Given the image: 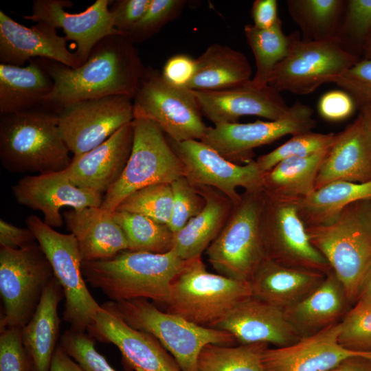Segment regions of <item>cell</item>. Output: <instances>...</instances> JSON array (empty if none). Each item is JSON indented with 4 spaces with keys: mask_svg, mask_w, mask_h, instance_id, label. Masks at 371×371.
<instances>
[{
    "mask_svg": "<svg viewBox=\"0 0 371 371\" xmlns=\"http://www.w3.org/2000/svg\"><path fill=\"white\" fill-rule=\"evenodd\" d=\"M36 60L53 80L42 106L56 113L66 105L85 100L117 95L133 98L145 69L134 43L121 34L99 41L76 68L49 59Z\"/></svg>",
    "mask_w": 371,
    "mask_h": 371,
    "instance_id": "cell-1",
    "label": "cell"
},
{
    "mask_svg": "<svg viewBox=\"0 0 371 371\" xmlns=\"http://www.w3.org/2000/svg\"><path fill=\"white\" fill-rule=\"evenodd\" d=\"M186 260L172 250L164 254L124 250L105 260L82 262L85 281L112 302L151 300L166 304L174 278Z\"/></svg>",
    "mask_w": 371,
    "mask_h": 371,
    "instance_id": "cell-2",
    "label": "cell"
},
{
    "mask_svg": "<svg viewBox=\"0 0 371 371\" xmlns=\"http://www.w3.org/2000/svg\"><path fill=\"white\" fill-rule=\"evenodd\" d=\"M57 113L43 106L0 115V159L12 172L50 173L69 165Z\"/></svg>",
    "mask_w": 371,
    "mask_h": 371,
    "instance_id": "cell-3",
    "label": "cell"
},
{
    "mask_svg": "<svg viewBox=\"0 0 371 371\" xmlns=\"http://www.w3.org/2000/svg\"><path fill=\"white\" fill-rule=\"evenodd\" d=\"M313 245L342 283L353 306L371 268V199L346 206L331 222L306 227Z\"/></svg>",
    "mask_w": 371,
    "mask_h": 371,
    "instance_id": "cell-4",
    "label": "cell"
},
{
    "mask_svg": "<svg viewBox=\"0 0 371 371\" xmlns=\"http://www.w3.org/2000/svg\"><path fill=\"white\" fill-rule=\"evenodd\" d=\"M263 188L245 191L234 205L222 230L207 249V260L222 276L249 282L264 261Z\"/></svg>",
    "mask_w": 371,
    "mask_h": 371,
    "instance_id": "cell-5",
    "label": "cell"
},
{
    "mask_svg": "<svg viewBox=\"0 0 371 371\" xmlns=\"http://www.w3.org/2000/svg\"><path fill=\"white\" fill-rule=\"evenodd\" d=\"M251 295L249 282L209 272L200 256L186 260L174 278L166 311L212 328L236 304Z\"/></svg>",
    "mask_w": 371,
    "mask_h": 371,
    "instance_id": "cell-6",
    "label": "cell"
},
{
    "mask_svg": "<svg viewBox=\"0 0 371 371\" xmlns=\"http://www.w3.org/2000/svg\"><path fill=\"white\" fill-rule=\"evenodd\" d=\"M111 303L129 326L154 336L182 371H198V358L206 345L230 346L236 342L225 330L199 326L178 315L162 311L146 299Z\"/></svg>",
    "mask_w": 371,
    "mask_h": 371,
    "instance_id": "cell-7",
    "label": "cell"
},
{
    "mask_svg": "<svg viewBox=\"0 0 371 371\" xmlns=\"http://www.w3.org/2000/svg\"><path fill=\"white\" fill-rule=\"evenodd\" d=\"M132 150L117 181L107 191L101 207L113 212L130 194L157 183H171L185 176L181 159L164 133L153 122L144 118L133 120Z\"/></svg>",
    "mask_w": 371,
    "mask_h": 371,
    "instance_id": "cell-8",
    "label": "cell"
},
{
    "mask_svg": "<svg viewBox=\"0 0 371 371\" xmlns=\"http://www.w3.org/2000/svg\"><path fill=\"white\" fill-rule=\"evenodd\" d=\"M25 223L63 289L65 299L63 320L70 324V328L85 332L101 306L86 285L82 272V260L75 236L56 231L35 215L27 216Z\"/></svg>",
    "mask_w": 371,
    "mask_h": 371,
    "instance_id": "cell-9",
    "label": "cell"
},
{
    "mask_svg": "<svg viewBox=\"0 0 371 371\" xmlns=\"http://www.w3.org/2000/svg\"><path fill=\"white\" fill-rule=\"evenodd\" d=\"M133 108L134 118L153 122L176 142L201 140L208 127L192 90L168 84L151 67H145Z\"/></svg>",
    "mask_w": 371,
    "mask_h": 371,
    "instance_id": "cell-10",
    "label": "cell"
},
{
    "mask_svg": "<svg viewBox=\"0 0 371 371\" xmlns=\"http://www.w3.org/2000/svg\"><path fill=\"white\" fill-rule=\"evenodd\" d=\"M54 277L38 243L19 249L0 247V294L3 304L0 329L25 326Z\"/></svg>",
    "mask_w": 371,
    "mask_h": 371,
    "instance_id": "cell-11",
    "label": "cell"
},
{
    "mask_svg": "<svg viewBox=\"0 0 371 371\" xmlns=\"http://www.w3.org/2000/svg\"><path fill=\"white\" fill-rule=\"evenodd\" d=\"M360 58L346 51L337 39H300L275 68L269 85L281 91L305 95L333 82Z\"/></svg>",
    "mask_w": 371,
    "mask_h": 371,
    "instance_id": "cell-12",
    "label": "cell"
},
{
    "mask_svg": "<svg viewBox=\"0 0 371 371\" xmlns=\"http://www.w3.org/2000/svg\"><path fill=\"white\" fill-rule=\"evenodd\" d=\"M316 126L313 110L295 102L276 120H256L250 123H225L208 126L201 140L229 161L247 164L254 149L287 135L312 131Z\"/></svg>",
    "mask_w": 371,
    "mask_h": 371,
    "instance_id": "cell-13",
    "label": "cell"
},
{
    "mask_svg": "<svg viewBox=\"0 0 371 371\" xmlns=\"http://www.w3.org/2000/svg\"><path fill=\"white\" fill-rule=\"evenodd\" d=\"M265 194L262 228L267 258L326 275L332 271L326 259L311 243L297 214L296 201Z\"/></svg>",
    "mask_w": 371,
    "mask_h": 371,
    "instance_id": "cell-14",
    "label": "cell"
},
{
    "mask_svg": "<svg viewBox=\"0 0 371 371\" xmlns=\"http://www.w3.org/2000/svg\"><path fill=\"white\" fill-rule=\"evenodd\" d=\"M60 135L74 156L99 146L133 119V98L109 95L66 105L57 112Z\"/></svg>",
    "mask_w": 371,
    "mask_h": 371,
    "instance_id": "cell-15",
    "label": "cell"
},
{
    "mask_svg": "<svg viewBox=\"0 0 371 371\" xmlns=\"http://www.w3.org/2000/svg\"><path fill=\"white\" fill-rule=\"evenodd\" d=\"M172 148L184 166L185 177L195 186L214 188L234 205L241 199L237 191L262 189L263 176L255 160L245 164L232 162L201 140L176 142L169 139Z\"/></svg>",
    "mask_w": 371,
    "mask_h": 371,
    "instance_id": "cell-16",
    "label": "cell"
},
{
    "mask_svg": "<svg viewBox=\"0 0 371 371\" xmlns=\"http://www.w3.org/2000/svg\"><path fill=\"white\" fill-rule=\"evenodd\" d=\"M89 334L120 350L128 370L182 371L175 358L152 335L129 326L111 302L104 303L88 327Z\"/></svg>",
    "mask_w": 371,
    "mask_h": 371,
    "instance_id": "cell-17",
    "label": "cell"
},
{
    "mask_svg": "<svg viewBox=\"0 0 371 371\" xmlns=\"http://www.w3.org/2000/svg\"><path fill=\"white\" fill-rule=\"evenodd\" d=\"M111 2L96 0L85 10L70 13L65 8L73 5L71 1L34 0L31 14L25 15L23 18L36 23H45L56 29L63 28L67 40L76 43L75 53L82 65L102 39L113 34L123 35L114 27L109 10Z\"/></svg>",
    "mask_w": 371,
    "mask_h": 371,
    "instance_id": "cell-18",
    "label": "cell"
},
{
    "mask_svg": "<svg viewBox=\"0 0 371 371\" xmlns=\"http://www.w3.org/2000/svg\"><path fill=\"white\" fill-rule=\"evenodd\" d=\"M12 192L19 204L41 211L43 222L52 227L63 225L62 207H100L103 200L102 194L76 186L65 170L25 176L12 186Z\"/></svg>",
    "mask_w": 371,
    "mask_h": 371,
    "instance_id": "cell-19",
    "label": "cell"
},
{
    "mask_svg": "<svg viewBox=\"0 0 371 371\" xmlns=\"http://www.w3.org/2000/svg\"><path fill=\"white\" fill-rule=\"evenodd\" d=\"M202 115L214 125L236 123L244 115L276 120L289 110L280 92L267 85L258 87L251 80L220 90H192Z\"/></svg>",
    "mask_w": 371,
    "mask_h": 371,
    "instance_id": "cell-20",
    "label": "cell"
},
{
    "mask_svg": "<svg viewBox=\"0 0 371 371\" xmlns=\"http://www.w3.org/2000/svg\"><path fill=\"white\" fill-rule=\"evenodd\" d=\"M341 322L284 347L266 348L262 356L265 371H329L355 357L371 359V352L355 351L339 341Z\"/></svg>",
    "mask_w": 371,
    "mask_h": 371,
    "instance_id": "cell-21",
    "label": "cell"
},
{
    "mask_svg": "<svg viewBox=\"0 0 371 371\" xmlns=\"http://www.w3.org/2000/svg\"><path fill=\"white\" fill-rule=\"evenodd\" d=\"M42 22L30 27L0 10V64L22 67L34 58H46L76 68L81 64L67 47V38Z\"/></svg>",
    "mask_w": 371,
    "mask_h": 371,
    "instance_id": "cell-22",
    "label": "cell"
},
{
    "mask_svg": "<svg viewBox=\"0 0 371 371\" xmlns=\"http://www.w3.org/2000/svg\"><path fill=\"white\" fill-rule=\"evenodd\" d=\"M212 328L229 333L240 344L284 347L301 339L283 309L253 295L239 301Z\"/></svg>",
    "mask_w": 371,
    "mask_h": 371,
    "instance_id": "cell-23",
    "label": "cell"
},
{
    "mask_svg": "<svg viewBox=\"0 0 371 371\" xmlns=\"http://www.w3.org/2000/svg\"><path fill=\"white\" fill-rule=\"evenodd\" d=\"M133 135L132 121L99 146L74 156L65 170L70 181L78 188L106 194L126 167L132 150Z\"/></svg>",
    "mask_w": 371,
    "mask_h": 371,
    "instance_id": "cell-24",
    "label": "cell"
},
{
    "mask_svg": "<svg viewBox=\"0 0 371 371\" xmlns=\"http://www.w3.org/2000/svg\"><path fill=\"white\" fill-rule=\"evenodd\" d=\"M371 181V133L359 113L336 133L318 172L315 190L335 181Z\"/></svg>",
    "mask_w": 371,
    "mask_h": 371,
    "instance_id": "cell-25",
    "label": "cell"
},
{
    "mask_svg": "<svg viewBox=\"0 0 371 371\" xmlns=\"http://www.w3.org/2000/svg\"><path fill=\"white\" fill-rule=\"evenodd\" d=\"M63 217L77 240L82 262L108 260L128 249L126 237L113 212L89 207L70 210Z\"/></svg>",
    "mask_w": 371,
    "mask_h": 371,
    "instance_id": "cell-26",
    "label": "cell"
},
{
    "mask_svg": "<svg viewBox=\"0 0 371 371\" xmlns=\"http://www.w3.org/2000/svg\"><path fill=\"white\" fill-rule=\"evenodd\" d=\"M352 307L342 283L332 271L317 288L284 312L303 338L341 322Z\"/></svg>",
    "mask_w": 371,
    "mask_h": 371,
    "instance_id": "cell-27",
    "label": "cell"
},
{
    "mask_svg": "<svg viewBox=\"0 0 371 371\" xmlns=\"http://www.w3.org/2000/svg\"><path fill=\"white\" fill-rule=\"evenodd\" d=\"M63 297V289L54 277L45 287L32 317L21 328L28 371H49L58 345L60 320L58 306Z\"/></svg>",
    "mask_w": 371,
    "mask_h": 371,
    "instance_id": "cell-28",
    "label": "cell"
},
{
    "mask_svg": "<svg viewBox=\"0 0 371 371\" xmlns=\"http://www.w3.org/2000/svg\"><path fill=\"white\" fill-rule=\"evenodd\" d=\"M326 276L284 266L266 258L249 282L253 296L284 310L308 295Z\"/></svg>",
    "mask_w": 371,
    "mask_h": 371,
    "instance_id": "cell-29",
    "label": "cell"
},
{
    "mask_svg": "<svg viewBox=\"0 0 371 371\" xmlns=\"http://www.w3.org/2000/svg\"><path fill=\"white\" fill-rule=\"evenodd\" d=\"M195 187L205 199V205L201 212L174 234L171 249L184 260L201 256L222 230L234 206L219 191L206 186Z\"/></svg>",
    "mask_w": 371,
    "mask_h": 371,
    "instance_id": "cell-30",
    "label": "cell"
},
{
    "mask_svg": "<svg viewBox=\"0 0 371 371\" xmlns=\"http://www.w3.org/2000/svg\"><path fill=\"white\" fill-rule=\"evenodd\" d=\"M53 80L36 58L22 67L0 64V115L42 106Z\"/></svg>",
    "mask_w": 371,
    "mask_h": 371,
    "instance_id": "cell-31",
    "label": "cell"
},
{
    "mask_svg": "<svg viewBox=\"0 0 371 371\" xmlns=\"http://www.w3.org/2000/svg\"><path fill=\"white\" fill-rule=\"evenodd\" d=\"M252 68L242 52L218 43L209 46L196 59V71L188 89L220 90L251 80Z\"/></svg>",
    "mask_w": 371,
    "mask_h": 371,
    "instance_id": "cell-32",
    "label": "cell"
},
{
    "mask_svg": "<svg viewBox=\"0 0 371 371\" xmlns=\"http://www.w3.org/2000/svg\"><path fill=\"white\" fill-rule=\"evenodd\" d=\"M329 148L280 161L264 173L263 190L271 195L293 201L308 196L315 191L318 172Z\"/></svg>",
    "mask_w": 371,
    "mask_h": 371,
    "instance_id": "cell-33",
    "label": "cell"
},
{
    "mask_svg": "<svg viewBox=\"0 0 371 371\" xmlns=\"http://www.w3.org/2000/svg\"><path fill=\"white\" fill-rule=\"evenodd\" d=\"M371 199V181H335L295 201L297 214L306 227L328 223L348 205Z\"/></svg>",
    "mask_w": 371,
    "mask_h": 371,
    "instance_id": "cell-34",
    "label": "cell"
},
{
    "mask_svg": "<svg viewBox=\"0 0 371 371\" xmlns=\"http://www.w3.org/2000/svg\"><path fill=\"white\" fill-rule=\"evenodd\" d=\"M244 33L256 61V70L251 82L258 87L267 86L276 66L301 39L300 33L296 31L291 34H285L281 21L267 30H260L253 24H247L245 25Z\"/></svg>",
    "mask_w": 371,
    "mask_h": 371,
    "instance_id": "cell-35",
    "label": "cell"
},
{
    "mask_svg": "<svg viewBox=\"0 0 371 371\" xmlns=\"http://www.w3.org/2000/svg\"><path fill=\"white\" fill-rule=\"evenodd\" d=\"M346 4L344 0L286 1L289 15L305 41L337 39Z\"/></svg>",
    "mask_w": 371,
    "mask_h": 371,
    "instance_id": "cell-36",
    "label": "cell"
},
{
    "mask_svg": "<svg viewBox=\"0 0 371 371\" xmlns=\"http://www.w3.org/2000/svg\"><path fill=\"white\" fill-rule=\"evenodd\" d=\"M113 216L126 237L128 250L164 254L172 249L174 233L167 224L142 214L117 210Z\"/></svg>",
    "mask_w": 371,
    "mask_h": 371,
    "instance_id": "cell-37",
    "label": "cell"
},
{
    "mask_svg": "<svg viewBox=\"0 0 371 371\" xmlns=\"http://www.w3.org/2000/svg\"><path fill=\"white\" fill-rule=\"evenodd\" d=\"M265 343L221 345L210 344L201 351L198 371H265L262 356Z\"/></svg>",
    "mask_w": 371,
    "mask_h": 371,
    "instance_id": "cell-38",
    "label": "cell"
},
{
    "mask_svg": "<svg viewBox=\"0 0 371 371\" xmlns=\"http://www.w3.org/2000/svg\"><path fill=\"white\" fill-rule=\"evenodd\" d=\"M371 33V0L346 1L337 40L348 52L359 58Z\"/></svg>",
    "mask_w": 371,
    "mask_h": 371,
    "instance_id": "cell-39",
    "label": "cell"
},
{
    "mask_svg": "<svg viewBox=\"0 0 371 371\" xmlns=\"http://www.w3.org/2000/svg\"><path fill=\"white\" fill-rule=\"evenodd\" d=\"M336 133H321L312 131L292 135L288 141L272 151L258 157L259 170L265 173L280 161L308 156L326 150L333 144Z\"/></svg>",
    "mask_w": 371,
    "mask_h": 371,
    "instance_id": "cell-40",
    "label": "cell"
},
{
    "mask_svg": "<svg viewBox=\"0 0 371 371\" xmlns=\"http://www.w3.org/2000/svg\"><path fill=\"white\" fill-rule=\"evenodd\" d=\"M172 207L171 185L157 183L134 192L116 210L142 214L168 225Z\"/></svg>",
    "mask_w": 371,
    "mask_h": 371,
    "instance_id": "cell-41",
    "label": "cell"
},
{
    "mask_svg": "<svg viewBox=\"0 0 371 371\" xmlns=\"http://www.w3.org/2000/svg\"><path fill=\"white\" fill-rule=\"evenodd\" d=\"M170 185L172 207L168 226L175 234L201 212L205 205V201L185 176L177 178Z\"/></svg>",
    "mask_w": 371,
    "mask_h": 371,
    "instance_id": "cell-42",
    "label": "cell"
},
{
    "mask_svg": "<svg viewBox=\"0 0 371 371\" xmlns=\"http://www.w3.org/2000/svg\"><path fill=\"white\" fill-rule=\"evenodd\" d=\"M58 344L85 371H117L97 350L95 339L89 333L69 328L61 336Z\"/></svg>",
    "mask_w": 371,
    "mask_h": 371,
    "instance_id": "cell-43",
    "label": "cell"
},
{
    "mask_svg": "<svg viewBox=\"0 0 371 371\" xmlns=\"http://www.w3.org/2000/svg\"><path fill=\"white\" fill-rule=\"evenodd\" d=\"M338 341L344 347L371 352V306L355 304L341 321Z\"/></svg>",
    "mask_w": 371,
    "mask_h": 371,
    "instance_id": "cell-44",
    "label": "cell"
},
{
    "mask_svg": "<svg viewBox=\"0 0 371 371\" xmlns=\"http://www.w3.org/2000/svg\"><path fill=\"white\" fill-rule=\"evenodd\" d=\"M186 2L181 0H151L146 11L128 32L133 43H140L157 33L179 14Z\"/></svg>",
    "mask_w": 371,
    "mask_h": 371,
    "instance_id": "cell-45",
    "label": "cell"
},
{
    "mask_svg": "<svg viewBox=\"0 0 371 371\" xmlns=\"http://www.w3.org/2000/svg\"><path fill=\"white\" fill-rule=\"evenodd\" d=\"M353 99L357 108L371 104V58L359 59L334 82Z\"/></svg>",
    "mask_w": 371,
    "mask_h": 371,
    "instance_id": "cell-46",
    "label": "cell"
},
{
    "mask_svg": "<svg viewBox=\"0 0 371 371\" xmlns=\"http://www.w3.org/2000/svg\"><path fill=\"white\" fill-rule=\"evenodd\" d=\"M0 331V371H28L21 328H4Z\"/></svg>",
    "mask_w": 371,
    "mask_h": 371,
    "instance_id": "cell-47",
    "label": "cell"
},
{
    "mask_svg": "<svg viewBox=\"0 0 371 371\" xmlns=\"http://www.w3.org/2000/svg\"><path fill=\"white\" fill-rule=\"evenodd\" d=\"M357 106L352 97L342 89L331 90L319 99L317 110L324 120L331 122L344 120L350 117Z\"/></svg>",
    "mask_w": 371,
    "mask_h": 371,
    "instance_id": "cell-48",
    "label": "cell"
},
{
    "mask_svg": "<svg viewBox=\"0 0 371 371\" xmlns=\"http://www.w3.org/2000/svg\"><path fill=\"white\" fill-rule=\"evenodd\" d=\"M151 0H117L109 7L115 28L127 36L146 11Z\"/></svg>",
    "mask_w": 371,
    "mask_h": 371,
    "instance_id": "cell-49",
    "label": "cell"
},
{
    "mask_svg": "<svg viewBox=\"0 0 371 371\" xmlns=\"http://www.w3.org/2000/svg\"><path fill=\"white\" fill-rule=\"evenodd\" d=\"M196 71V59L186 54H177L166 62L161 76L168 84L188 89Z\"/></svg>",
    "mask_w": 371,
    "mask_h": 371,
    "instance_id": "cell-50",
    "label": "cell"
},
{
    "mask_svg": "<svg viewBox=\"0 0 371 371\" xmlns=\"http://www.w3.org/2000/svg\"><path fill=\"white\" fill-rule=\"evenodd\" d=\"M35 240L29 228L19 227L2 218L0 220V247L19 249L34 243Z\"/></svg>",
    "mask_w": 371,
    "mask_h": 371,
    "instance_id": "cell-51",
    "label": "cell"
},
{
    "mask_svg": "<svg viewBox=\"0 0 371 371\" xmlns=\"http://www.w3.org/2000/svg\"><path fill=\"white\" fill-rule=\"evenodd\" d=\"M253 25L260 30L269 29L281 21L276 0H256L251 10Z\"/></svg>",
    "mask_w": 371,
    "mask_h": 371,
    "instance_id": "cell-52",
    "label": "cell"
},
{
    "mask_svg": "<svg viewBox=\"0 0 371 371\" xmlns=\"http://www.w3.org/2000/svg\"><path fill=\"white\" fill-rule=\"evenodd\" d=\"M49 371H85L58 344L51 362Z\"/></svg>",
    "mask_w": 371,
    "mask_h": 371,
    "instance_id": "cell-53",
    "label": "cell"
},
{
    "mask_svg": "<svg viewBox=\"0 0 371 371\" xmlns=\"http://www.w3.org/2000/svg\"><path fill=\"white\" fill-rule=\"evenodd\" d=\"M329 371H371V359L364 357L348 358Z\"/></svg>",
    "mask_w": 371,
    "mask_h": 371,
    "instance_id": "cell-54",
    "label": "cell"
},
{
    "mask_svg": "<svg viewBox=\"0 0 371 371\" xmlns=\"http://www.w3.org/2000/svg\"><path fill=\"white\" fill-rule=\"evenodd\" d=\"M357 303L371 306V268L363 281Z\"/></svg>",
    "mask_w": 371,
    "mask_h": 371,
    "instance_id": "cell-55",
    "label": "cell"
},
{
    "mask_svg": "<svg viewBox=\"0 0 371 371\" xmlns=\"http://www.w3.org/2000/svg\"><path fill=\"white\" fill-rule=\"evenodd\" d=\"M359 110V114L363 117L366 124L371 133V104L363 106Z\"/></svg>",
    "mask_w": 371,
    "mask_h": 371,
    "instance_id": "cell-56",
    "label": "cell"
},
{
    "mask_svg": "<svg viewBox=\"0 0 371 371\" xmlns=\"http://www.w3.org/2000/svg\"><path fill=\"white\" fill-rule=\"evenodd\" d=\"M363 54L364 58H371V33L366 41Z\"/></svg>",
    "mask_w": 371,
    "mask_h": 371,
    "instance_id": "cell-57",
    "label": "cell"
}]
</instances>
